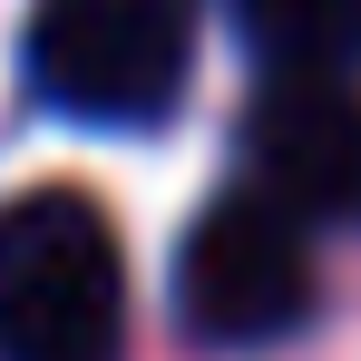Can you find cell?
<instances>
[{
    "label": "cell",
    "mask_w": 361,
    "mask_h": 361,
    "mask_svg": "<svg viewBox=\"0 0 361 361\" xmlns=\"http://www.w3.org/2000/svg\"><path fill=\"white\" fill-rule=\"evenodd\" d=\"M244 185L293 225H361V88L352 78H264L244 108Z\"/></svg>",
    "instance_id": "cell-4"
},
{
    "label": "cell",
    "mask_w": 361,
    "mask_h": 361,
    "mask_svg": "<svg viewBox=\"0 0 361 361\" xmlns=\"http://www.w3.org/2000/svg\"><path fill=\"white\" fill-rule=\"evenodd\" d=\"M20 68L39 108L78 127H157L185 98L195 39L176 0H39L20 30Z\"/></svg>",
    "instance_id": "cell-2"
},
{
    "label": "cell",
    "mask_w": 361,
    "mask_h": 361,
    "mask_svg": "<svg viewBox=\"0 0 361 361\" xmlns=\"http://www.w3.org/2000/svg\"><path fill=\"white\" fill-rule=\"evenodd\" d=\"M127 254L98 195L30 185L0 205V361H118Z\"/></svg>",
    "instance_id": "cell-1"
},
{
    "label": "cell",
    "mask_w": 361,
    "mask_h": 361,
    "mask_svg": "<svg viewBox=\"0 0 361 361\" xmlns=\"http://www.w3.org/2000/svg\"><path fill=\"white\" fill-rule=\"evenodd\" d=\"M176 322L205 352H264L312 322V225L254 185L215 195L176 244Z\"/></svg>",
    "instance_id": "cell-3"
},
{
    "label": "cell",
    "mask_w": 361,
    "mask_h": 361,
    "mask_svg": "<svg viewBox=\"0 0 361 361\" xmlns=\"http://www.w3.org/2000/svg\"><path fill=\"white\" fill-rule=\"evenodd\" d=\"M235 20L274 78H352L361 68V0H235Z\"/></svg>",
    "instance_id": "cell-5"
}]
</instances>
